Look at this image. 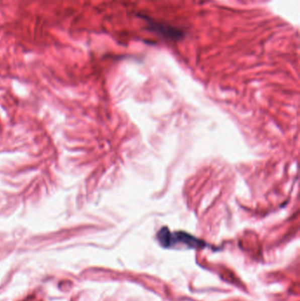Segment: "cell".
I'll return each instance as SVG.
<instances>
[{"instance_id": "obj_1", "label": "cell", "mask_w": 300, "mask_h": 301, "mask_svg": "<svg viewBox=\"0 0 300 301\" xmlns=\"http://www.w3.org/2000/svg\"><path fill=\"white\" fill-rule=\"evenodd\" d=\"M158 240L165 248H170L177 244H183L189 249H202L207 246L202 241L193 237L189 234L183 232L172 234L167 228H162L159 232Z\"/></svg>"}, {"instance_id": "obj_2", "label": "cell", "mask_w": 300, "mask_h": 301, "mask_svg": "<svg viewBox=\"0 0 300 301\" xmlns=\"http://www.w3.org/2000/svg\"><path fill=\"white\" fill-rule=\"evenodd\" d=\"M143 20L147 22V28H149L152 31L158 33L161 35H163L164 37L172 40H178L181 38L182 35V32L179 29L169 27L168 25L161 24L160 22L151 20L147 16H143Z\"/></svg>"}]
</instances>
